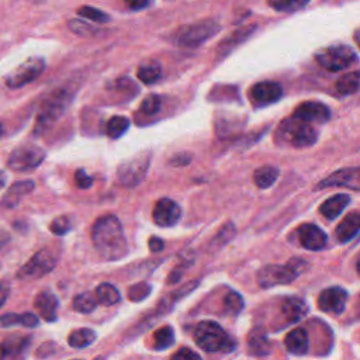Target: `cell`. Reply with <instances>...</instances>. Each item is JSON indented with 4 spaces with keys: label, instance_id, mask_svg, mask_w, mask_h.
<instances>
[{
    "label": "cell",
    "instance_id": "cell-18",
    "mask_svg": "<svg viewBox=\"0 0 360 360\" xmlns=\"http://www.w3.org/2000/svg\"><path fill=\"white\" fill-rule=\"evenodd\" d=\"M34 307L38 311V314L46 319V321L53 323L57 319L58 300L51 292L44 290L41 293H38L34 300Z\"/></svg>",
    "mask_w": 360,
    "mask_h": 360
},
{
    "label": "cell",
    "instance_id": "cell-33",
    "mask_svg": "<svg viewBox=\"0 0 360 360\" xmlns=\"http://www.w3.org/2000/svg\"><path fill=\"white\" fill-rule=\"evenodd\" d=\"M310 3V0H267V5L283 13H294L304 9Z\"/></svg>",
    "mask_w": 360,
    "mask_h": 360
},
{
    "label": "cell",
    "instance_id": "cell-48",
    "mask_svg": "<svg viewBox=\"0 0 360 360\" xmlns=\"http://www.w3.org/2000/svg\"><path fill=\"white\" fill-rule=\"evenodd\" d=\"M2 290H3V293H2V299H3V300H2V305H3V304L6 303V296H8V294H6V293H8V287H6V285L2 286Z\"/></svg>",
    "mask_w": 360,
    "mask_h": 360
},
{
    "label": "cell",
    "instance_id": "cell-23",
    "mask_svg": "<svg viewBox=\"0 0 360 360\" xmlns=\"http://www.w3.org/2000/svg\"><path fill=\"white\" fill-rule=\"evenodd\" d=\"M285 345L286 349L297 356H303L308 352L310 349V341H308V334L303 328H296L292 332L287 334L285 338Z\"/></svg>",
    "mask_w": 360,
    "mask_h": 360
},
{
    "label": "cell",
    "instance_id": "cell-3",
    "mask_svg": "<svg viewBox=\"0 0 360 360\" xmlns=\"http://www.w3.org/2000/svg\"><path fill=\"white\" fill-rule=\"evenodd\" d=\"M193 337L197 346L206 352L228 353L235 349L232 338L214 321H202L197 324Z\"/></svg>",
    "mask_w": 360,
    "mask_h": 360
},
{
    "label": "cell",
    "instance_id": "cell-31",
    "mask_svg": "<svg viewBox=\"0 0 360 360\" xmlns=\"http://www.w3.org/2000/svg\"><path fill=\"white\" fill-rule=\"evenodd\" d=\"M95 294L97 297L99 304H102L104 307L114 305L120 301V292L110 283H103V285L97 286Z\"/></svg>",
    "mask_w": 360,
    "mask_h": 360
},
{
    "label": "cell",
    "instance_id": "cell-36",
    "mask_svg": "<svg viewBox=\"0 0 360 360\" xmlns=\"http://www.w3.org/2000/svg\"><path fill=\"white\" fill-rule=\"evenodd\" d=\"M153 341H155L156 350H165V349L171 348L175 343V332H173L172 327L159 328L153 334Z\"/></svg>",
    "mask_w": 360,
    "mask_h": 360
},
{
    "label": "cell",
    "instance_id": "cell-32",
    "mask_svg": "<svg viewBox=\"0 0 360 360\" xmlns=\"http://www.w3.org/2000/svg\"><path fill=\"white\" fill-rule=\"evenodd\" d=\"M130 127V120L122 115H115L113 118L108 120V123L106 126V134L113 138L117 140L122 135H124V133H127Z\"/></svg>",
    "mask_w": 360,
    "mask_h": 360
},
{
    "label": "cell",
    "instance_id": "cell-35",
    "mask_svg": "<svg viewBox=\"0 0 360 360\" xmlns=\"http://www.w3.org/2000/svg\"><path fill=\"white\" fill-rule=\"evenodd\" d=\"M99 301H97V297L96 294L93 296L92 293H82L75 297L73 300V308L81 312V314H91L96 310Z\"/></svg>",
    "mask_w": 360,
    "mask_h": 360
},
{
    "label": "cell",
    "instance_id": "cell-44",
    "mask_svg": "<svg viewBox=\"0 0 360 360\" xmlns=\"http://www.w3.org/2000/svg\"><path fill=\"white\" fill-rule=\"evenodd\" d=\"M171 360H202V357L189 348H182L171 357Z\"/></svg>",
    "mask_w": 360,
    "mask_h": 360
},
{
    "label": "cell",
    "instance_id": "cell-17",
    "mask_svg": "<svg viewBox=\"0 0 360 360\" xmlns=\"http://www.w3.org/2000/svg\"><path fill=\"white\" fill-rule=\"evenodd\" d=\"M297 234L301 245L308 251H321L328 243L327 234L314 224H303L297 229Z\"/></svg>",
    "mask_w": 360,
    "mask_h": 360
},
{
    "label": "cell",
    "instance_id": "cell-28",
    "mask_svg": "<svg viewBox=\"0 0 360 360\" xmlns=\"http://www.w3.org/2000/svg\"><path fill=\"white\" fill-rule=\"evenodd\" d=\"M254 30H255V27H244L241 30L232 32V35L229 38L224 39V41L220 44V48H218L220 55L225 57L228 53H231L238 44H241L243 41H245V39L251 35V32Z\"/></svg>",
    "mask_w": 360,
    "mask_h": 360
},
{
    "label": "cell",
    "instance_id": "cell-47",
    "mask_svg": "<svg viewBox=\"0 0 360 360\" xmlns=\"http://www.w3.org/2000/svg\"><path fill=\"white\" fill-rule=\"evenodd\" d=\"M353 38H354L356 44L360 47V28H357V30L354 31V34H353Z\"/></svg>",
    "mask_w": 360,
    "mask_h": 360
},
{
    "label": "cell",
    "instance_id": "cell-8",
    "mask_svg": "<svg viewBox=\"0 0 360 360\" xmlns=\"http://www.w3.org/2000/svg\"><path fill=\"white\" fill-rule=\"evenodd\" d=\"M151 164V152L144 151L127 159L117 169V180L124 187L138 186L146 176Z\"/></svg>",
    "mask_w": 360,
    "mask_h": 360
},
{
    "label": "cell",
    "instance_id": "cell-5",
    "mask_svg": "<svg viewBox=\"0 0 360 360\" xmlns=\"http://www.w3.org/2000/svg\"><path fill=\"white\" fill-rule=\"evenodd\" d=\"M301 259H292L286 265H267L258 273V283L262 289H272L278 285H289L300 276L305 267Z\"/></svg>",
    "mask_w": 360,
    "mask_h": 360
},
{
    "label": "cell",
    "instance_id": "cell-4",
    "mask_svg": "<svg viewBox=\"0 0 360 360\" xmlns=\"http://www.w3.org/2000/svg\"><path fill=\"white\" fill-rule=\"evenodd\" d=\"M73 95L68 89L55 91L39 108L37 115V124L34 129L35 134H43L48 131L68 110Z\"/></svg>",
    "mask_w": 360,
    "mask_h": 360
},
{
    "label": "cell",
    "instance_id": "cell-7",
    "mask_svg": "<svg viewBox=\"0 0 360 360\" xmlns=\"http://www.w3.org/2000/svg\"><path fill=\"white\" fill-rule=\"evenodd\" d=\"M315 61L319 66L330 72H339L357 62V55L349 46L335 44L319 50L315 54Z\"/></svg>",
    "mask_w": 360,
    "mask_h": 360
},
{
    "label": "cell",
    "instance_id": "cell-49",
    "mask_svg": "<svg viewBox=\"0 0 360 360\" xmlns=\"http://www.w3.org/2000/svg\"><path fill=\"white\" fill-rule=\"evenodd\" d=\"M356 270H357V273L360 274V258H359V260H357V263H356Z\"/></svg>",
    "mask_w": 360,
    "mask_h": 360
},
{
    "label": "cell",
    "instance_id": "cell-11",
    "mask_svg": "<svg viewBox=\"0 0 360 360\" xmlns=\"http://www.w3.org/2000/svg\"><path fill=\"white\" fill-rule=\"evenodd\" d=\"M57 266V258L53 252L44 249L37 252L17 273L19 278H39Z\"/></svg>",
    "mask_w": 360,
    "mask_h": 360
},
{
    "label": "cell",
    "instance_id": "cell-27",
    "mask_svg": "<svg viewBox=\"0 0 360 360\" xmlns=\"http://www.w3.org/2000/svg\"><path fill=\"white\" fill-rule=\"evenodd\" d=\"M2 321V327L3 328H9V327H15V325H23L26 328H34L38 325V318L34 314L26 312L21 315L17 314H5L0 318Z\"/></svg>",
    "mask_w": 360,
    "mask_h": 360
},
{
    "label": "cell",
    "instance_id": "cell-41",
    "mask_svg": "<svg viewBox=\"0 0 360 360\" xmlns=\"http://www.w3.org/2000/svg\"><path fill=\"white\" fill-rule=\"evenodd\" d=\"M50 228L55 235H65L72 229V220L68 217H58L51 222Z\"/></svg>",
    "mask_w": 360,
    "mask_h": 360
},
{
    "label": "cell",
    "instance_id": "cell-9",
    "mask_svg": "<svg viewBox=\"0 0 360 360\" xmlns=\"http://www.w3.org/2000/svg\"><path fill=\"white\" fill-rule=\"evenodd\" d=\"M44 159V149L32 144H26L12 151L8 159V167L15 172H28L41 165Z\"/></svg>",
    "mask_w": 360,
    "mask_h": 360
},
{
    "label": "cell",
    "instance_id": "cell-50",
    "mask_svg": "<svg viewBox=\"0 0 360 360\" xmlns=\"http://www.w3.org/2000/svg\"><path fill=\"white\" fill-rule=\"evenodd\" d=\"M32 2H35V3H39V2H44V0H32Z\"/></svg>",
    "mask_w": 360,
    "mask_h": 360
},
{
    "label": "cell",
    "instance_id": "cell-24",
    "mask_svg": "<svg viewBox=\"0 0 360 360\" xmlns=\"http://www.w3.org/2000/svg\"><path fill=\"white\" fill-rule=\"evenodd\" d=\"M248 349L255 356H266L270 352L272 345L266 334L262 330L256 328L248 337Z\"/></svg>",
    "mask_w": 360,
    "mask_h": 360
},
{
    "label": "cell",
    "instance_id": "cell-2",
    "mask_svg": "<svg viewBox=\"0 0 360 360\" xmlns=\"http://www.w3.org/2000/svg\"><path fill=\"white\" fill-rule=\"evenodd\" d=\"M318 131L311 123L303 122L292 115L283 120L276 131V141L282 145H290L294 148H307L316 142Z\"/></svg>",
    "mask_w": 360,
    "mask_h": 360
},
{
    "label": "cell",
    "instance_id": "cell-42",
    "mask_svg": "<svg viewBox=\"0 0 360 360\" xmlns=\"http://www.w3.org/2000/svg\"><path fill=\"white\" fill-rule=\"evenodd\" d=\"M149 293L151 286L148 283H138L129 290V299L131 301H142L146 296H149Z\"/></svg>",
    "mask_w": 360,
    "mask_h": 360
},
{
    "label": "cell",
    "instance_id": "cell-40",
    "mask_svg": "<svg viewBox=\"0 0 360 360\" xmlns=\"http://www.w3.org/2000/svg\"><path fill=\"white\" fill-rule=\"evenodd\" d=\"M162 107V99L158 95H149L141 103V111L145 115H155Z\"/></svg>",
    "mask_w": 360,
    "mask_h": 360
},
{
    "label": "cell",
    "instance_id": "cell-46",
    "mask_svg": "<svg viewBox=\"0 0 360 360\" xmlns=\"http://www.w3.org/2000/svg\"><path fill=\"white\" fill-rule=\"evenodd\" d=\"M126 3L131 10L138 12V10L148 8L149 3H151V0H126Z\"/></svg>",
    "mask_w": 360,
    "mask_h": 360
},
{
    "label": "cell",
    "instance_id": "cell-14",
    "mask_svg": "<svg viewBox=\"0 0 360 360\" xmlns=\"http://www.w3.org/2000/svg\"><path fill=\"white\" fill-rule=\"evenodd\" d=\"M153 221L156 225L159 227H173L179 222L180 217H182V210L179 207V205L171 198H161L159 202L155 205L153 213H152Z\"/></svg>",
    "mask_w": 360,
    "mask_h": 360
},
{
    "label": "cell",
    "instance_id": "cell-10",
    "mask_svg": "<svg viewBox=\"0 0 360 360\" xmlns=\"http://www.w3.org/2000/svg\"><path fill=\"white\" fill-rule=\"evenodd\" d=\"M44 69L46 61L43 58L31 57L5 76V85L10 89H20L34 82L44 72Z\"/></svg>",
    "mask_w": 360,
    "mask_h": 360
},
{
    "label": "cell",
    "instance_id": "cell-34",
    "mask_svg": "<svg viewBox=\"0 0 360 360\" xmlns=\"http://www.w3.org/2000/svg\"><path fill=\"white\" fill-rule=\"evenodd\" d=\"M30 343V338L26 337H10L3 341V359L6 360L8 356H15L21 353Z\"/></svg>",
    "mask_w": 360,
    "mask_h": 360
},
{
    "label": "cell",
    "instance_id": "cell-13",
    "mask_svg": "<svg viewBox=\"0 0 360 360\" xmlns=\"http://www.w3.org/2000/svg\"><path fill=\"white\" fill-rule=\"evenodd\" d=\"M249 96L255 107H266L282 99L283 89L277 82L263 81L251 88Z\"/></svg>",
    "mask_w": 360,
    "mask_h": 360
},
{
    "label": "cell",
    "instance_id": "cell-19",
    "mask_svg": "<svg viewBox=\"0 0 360 360\" xmlns=\"http://www.w3.org/2000/svg\"><path fill=\"white\" fill-rule=\"evenodd\" d=\"M35 184L31 180H23V182H16L3 196V202L2 206L5 209H15L20 202L21 198L31 193L34 190Z\"/></svg>",
    "mask_w": 360,
    "mask_h": 360
},
{
    "label": "cell",
    "instance_id": "cell-37",
    "mask_svg": "<svg viewBox=\"0 0 360 360\" xmlns=\"http://www.w3.org/2000/svg\"><path fill=\"white\" fill-rule=\"evenodd\" d=\"M224 307L225 311L231 315H236L243 311L244 308V299L243 296L236 293V292H229L225 297H224Z\"/></svg>",
    "mask_w": 360,
    "mask_h": 360
},
{
    "label": "cell",
    "instance_id": "cell-43",
    "mask_svg": "<svg viewBox=\"0 0 360 360\" xmlns=\"http://www.w3.org/2000/svg\"><path fill=\"white\" fill-rule=\"evenodd\" d=\"M75 183L77 187H81V189H89L93 184V179L89 175H86V172L84 169H79L75 173Z\"/></svg>",
    "mask_w": 360,
    "mask_h": 360
},
{
    "label": "cell",
    "instance_id": "cell-22",
    "mask_svg": "<svg viewBox=\"0 0 360 360\" xmlns=\"http://www.w3.org/2000/svg\"><path fill=\"white\" fill-rule=\"evenodd\" d=\"M360 231V214L350 213L348 214L337 227V238L339 243H349Z\"/></svg>",
    "mask_w": 360,
    "mask_h": 360
},
{
    "label": "cell",
    "instance_id": "cell-45",
    "mask_svg": "<svg viewBox=\"0 0 360 360\" xmlns=\"http://www.w3.org/2000/svg\"><path fill=\"white\" fill-rule=\"evenodd\" d=\"M148 245H149V251H151V252H155V254L164 251V247H165L162 239H161V238H158V236H152V238H149Z\"/></svg>",
    "mask_w": 360,
    "mask_h": 360
},
{
    "label": "cell",
    "instance_id": "cell-1",
    "mask_svg": "<svg viewBox=\"0 0 360 360\" xmlns=\"http://www.w3.org/2000/svg\"><path fill=\"white\" fill-rule=\"evenodd\" d=\"M92 241L99 255L106 260H120L129 254L122 222L114 216L100 217L95 222Z\"/></svg>",
    "mask_w": 360,
    "mask_h": 360
},
{
    "label": "cell",
    "instance_id": "cell-38",
    "mask_svg": "<svg viewBox=\"0 0 360 360\" xmlns=\"http://www.w3.org/2000/svg\"><path fill=\"white\" fill-rule=\"evenodd\" d=\"M77 15L93 21V23H97V24H106V23L110 21L108 15H106L104 12H102L96 8H92V6H84L81 9H77Z\"/></svg>",
    "mask_w": 360,
    "mask_h": 360
},
{
    "label": "cell",
    "instance_id": "cell-25",
    "mask_svg": "<svg viewBox=\"0 0 360 360\" xmlns=\"http://www.w3.org/2000/svg\"><path fill=\"white\" fill-rule=\"evenodd\" d=\"M138 79L145 85H153L156 84L162 76V68L161 64L156 61H148L142 64L138 69Z\"/></svg>",
    "mask_w": 360,
    "mask_h": 360
},
{
    "label": "cell",
    "instance_id": "cell-16",
    "mask_svg": "<svg viewBox=\"0 0 360 360\" xmlns=\"http://www.w3.org/2000/svg\"><path fill=\"white\" fill-rule=\"evenodd\" d=\"M293 115L296 118L303 120L307 123H316V124H324L330 122L331 118V110L328 106L319 102H304L300 106L296 107Z\"/></svg>",
    "mask_w": 360,
    "mask_h": 360
},
{
    "label": "cell",
    "instance_id": "cell-30",
    "mask_svg": "<svg viewBox=\"0 0 360 360\" xmlns=\"http://www.w3.org/2000/svg\"><path fill=\"white\" fill-rule=\"evenodd\" d=\"M278 178V169L274 167H262L255 171L254 182L260 189H269Z\"/></svg>",
    "mask_w": 360,
    "mask_h": 360
},
{
    "label": "cell",
    "instance_id": "cell-29",
    "mask_svg": "<svg viewBox=\"0 0 360 360\" xmlns=\"http://www.w3.org/2000/svg\"><path fill=\"white\" fill-rule=\"evenodd\" d=\"M96 332L89 330V328H81V330H75L69 337H68V342L72 348L75 349H84L91 346L95 341H96Z\"/></svg>",
    "mask_w": 360,
    "mask_h": 360
},
{
    "label": "cell",
    "instance_id": "cell-21",
    "mask_svg": "<svg viewBox=\"0 0 360 360\" xmlns=\"http://www.w3.org/2000/svg\"><path fill=\"white\" fill-rule=\"evenodd\" d=\"M350 205V197L346 194H335L330 197L328 200L319 207V213H321L328 220H335L342 214V211Z\"/></svg>",
    "mask_w": 360,
    "mask_h": 360
},
{
    "label": "cell",
    "instance_id": "cell-20",
    "mask_svg": "<svg viewBox=\"0 0 360 360\" xmlns=\"http://www.w3.org/2000/svg\"><path fill=\"white\" fill-rule=\"evenodd\" d=\"M307 304L299 297H287L282 303V314L289 324L301 321L307 314Z\"/></svg>",
    "mask_w": 360,
    "mask_h": 360
},
{
    "label": "cell",
    "instance_id": "cell-39",
    "mask_svg": "<svg viewBox=\"0 0 360 360\" xmlns=\"http://www.w3.org/2000/svg\"><path fill=\"white\" fill-rule=\"evenodd\" d=\"M69 28L77 34V35H85V37H91V35H97L100 34V30L96 28L95 26H92L91 23L82 21V20H70L69 21Z\"/></svg>",
    "mask_w": 360,
    "mask_h": 360
},
{
    "label": "cell",
    "instance_id": "cell-15",
    "mask_svg": "<svg viewBox=\"0 0 360 360\" xmlns=\"http://www.w3.org/2000/svg\"><path fill=\"white\" fill-rule=\"evenodd\" d=\"M348 303V293L342 287H328L318 297V307L327 314L339 315L345 311Z\"/></svg>",
    "mask_w": 360,
    "mask_h": 360
},
{
    "label": "cell",
    "instance_id": "cell-26",
    "mask_svg": "<svg viewBox=\"0 0 360 360\" xmlns=\"http://www.w3.org/2000/svg\"><path fill=\"white\" fill-rule=\"evenodd\" d=\"M360 88V72H349L343 75L335 84L337 93L339 96H350Z\"/></svg>",
    "mask_w": 360,
    "mask_h": 360
},
{
    "label": "cell",
    "instance_id": "cell-12",
    "mask_svg": "<svg viewBox=\"0 0 360 360\" xmlns=\"http://www.w3.org/2000/svg\"><path fill=\"white\" fill-rule=\"evenodd\" d=\"M330 187H346L360 191V167L339 169L316 184V190Z\"/></svg>",
    "mask_w": 360,
    "mask_h": 360
},
{
    "label": "cell",
    "instance_id": "cell-6",
    "mask_svg": "<svg viewBox=\"0 0 360 360\" xmlns=\"http://www.w3.org/2000/svg\"><path fill=\"white\" fill-rule=\"evenodd\" d=\"M220 30L221 26L216 20H203L196 24L182 27L175 37V41L179 47L197 48L207 43Z\"/></svg>",
    "mask_w": 360,
    "mask_h": 360
}]
</instances>
